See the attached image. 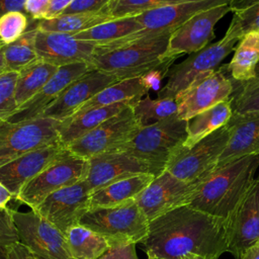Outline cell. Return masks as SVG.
<instances>
[{"label":"cell","mask_w":259,"mask_h":259,"mask_svg":"<svg viewBox=\"0 0 259 259\" xmlns=\"http://www.w3.org/2000/svg\"><path fill=\"white\" fill-rule=\"evenodd\" d=\"M229 221L188 204L149 222L141 242L149 259H182L187 254L219 258L228 251Z\"/></svg>","instance_id":"cell-1"},{"label":"cell","mask_w":259,"mask_h":259,"mask_svg":"<svg viewBox=\"0 0 259 259\" xmlns=\"http://www.w3.org/2000/svg\"><path fill=\"white\" fill-rule=\"evenodd\" d=\"M173 31L152 33L141 30L115 41L98 45L90 64L119 80L140 77L164 64Z\"/></svg>","instance_id":"cell-2"},{"label":"cell","mask_w":259,"mask_h":259,"mask_svg":"<svg viewBox=\"0 0 259 259\" xmlns=\"http://www.w3.org/2000/svg\"><path fill=\"white\" fill-rule=\"evenodd\" d=\"M258 167L259 155L245 156L217 167L200 180L187 204L229 220L255 179Z\"/></svg>","instance_id":"cell-3"},{"label":"cell","mask_w":259,"mask_h":259,"mask_svg":"<svg viewBox=\"0 0 259 259\" xmlns=\"http://www.w3.org/2000/svg\"><path fill=\"white\" fill-rule=\"evenodd\" d=\"M188 120L177 115L142 126L136 135L114 152H125L149 163L160 175L172 153L187 138Z\"/></svg>","instance_id":"cell-4"},{"label":"cell","mask_w":259,"mask_h":259,"mask_svg":"<svg viewBox=\"0 0 259 259\" xmlns=\"http://www.w3.org/2000/svg\"><path fill=\"white\" fill-rule=\"evenodd\" d=\"M243 37L238 27L231 22L224 37L217 42L208 44L200 51L190 54L183 62L171 66L166 84L158 91L159 98H175L195 80L217 71L225 58L236 48Z\"/></svg>","instance_id":"cell-5"},{"label":"cell","mask_w":259,"mask_h":259,"mask_svg":"<svg viewBox=\"0 0 259 259\" xmlns=\"http://www.w3.org/2000/svg\"><path fill=\"white\" fill-rule=\"evenodd\" d=\"M79 224L101 235L109 246L141 243L149 228V221L137 202L113 208L89 209Z\"/></svg>","instance_id":"cell-6"},{"label":"cell","mask_w":259,"mask_h":259,"mask_svg":"<svg viewBox=\"0 0 259 259\" xmlns=\"http://www.w3.org/2000/svg\"><path fill=\"white\" fill-rule=\"evenodd\" d=\"M229 139L230 132L226 124L191 147L182 145L172 153L165 170L187 182L199 181L215 169Z\"/></svg>","instance_id":"cell-7"},{"label":"cell","mask_w":259,"mask_h":259,"mask_svg":"<svg viewBox=\"0 0 259 259\" xmlns=\"http://www.w3.org/2000/svg\"><path fill=\"white\" fill-rule=\"evenodd\" d=\"M61 121L49 117L21 122L0 119V167L26 153L60 143Z\"/></svg>","instance_id":"cell-8"},{"label":"cell","mask_w":259,"mask_h":259,"mask_svg":"<svg viewBox=\"0 0 259 259\" xmlns=\"http://www.w3.org/2000/svg\"><path fill=\"white\" fill-rule=\"evenodd\" d=\"M89 160L66 152L37 176L23 186L15 199L33 209L45 198L59 189L86 179Z\"/></svg>","instance_id":"cell-9"},{"label":"cell","mask_w":259,"mask_h":259,"mask_svg":"<svg viewBox=\"0 0 259 259\" xmlns=\"http://www.w3.org/2000/svg\"><path fill=\"white\" fill-rule=\"evenodd\" d=\"M19 243L39 259H75L66 235L34 210L11 209Z\"/></svg>","instance_id":"cell-10"},{"label":"cell","mask_w":259,"mask_h":259,"mask_svg":"<svg viewBox=\"0 0 259 259\" xmlns=\"http://www.w3.org/2000/svg\"><path fill=\"white\" fill-rule=\"evenodd\" d=\"M132 104L70 144L67 149L72 154L87 160L97 155L116 151L141 127L134 114Z\"/></svg>","instance_id":"cell-11"},{"label":"cell","mask_w":259,"mask_h":259,"mask_svg":"<svg viewBox=\"0 0 259 259\" xmlns=\"http://www.w3.org/2000/svg\"><path fill=\"white\" fill-rule=\"evenodd\" d=\"M91 194L92 190L84 179L52 193L32 210L66 234L89 210Z\"/></svg>","instance_id":"cell-12"},{"label":"cell","mask_w":259,"mask_h":259,"mask_svg":"<svg viewBox=\"0 0 259 259\" xmlns=\"http://www.w3.org/2000/svg\"><path fill=\"white\" fill-rule=\"evenodd\" d=\"M226 71L227 67L223 66L195 80L179 93L175 97L178 105L177 116L189 120L203 110L229 99L234 92V82L225 74Z\"/></svg>","instance_id":"cell-13"},{"label":"cell","mask_w":259,"mask_h":259,"mask_svg":"<svg viewBox=\"0 0 259 259\" xmlns=\"http://www.w3.org/2000/svg\"><path fill=\"white\" fill-rule=\"evenodd\" d=\"M200 180L187 182L164 170L142 192L137 204L151 222L176 207L187 204Z\"/></svg>","instance_id":"cell-14"},{"label":"cell","mask_w":259,"mask_h":259,"mask_svg":"<svg viewBox=\"0 0 259 259\" xmlns=\"http://www.w3.org/2000/svg\"><path fill=\"white\" fill-rule=\"evenodd\" d=\"M229 12H231L230 4H224L193 15L172 32L165 58L176 59L206 47L214 38V25Z\"/></svg>","instance_id":"cell-15"},{"label":"cell","mask_w":259,"mask_h":259,"mask_svg":"<svg viewBox=\"0 0 259 259\" xmlns=\"http://www.w3.org/2000/svg\"><path fill=\"white\" fill-rule=\"evenodd\" d=\"M229 221L228 251L236 259L259 241V177L255 178Z\"/></svg>","instance_id":"cell-16"},{"label":"cell","mask_w":259,"mask_h":259,"mask_svg":"<svg viewBox=\"0 0 259 259\" xmlns=\"http://www.w3.org/2000/svg\"><path fill=\"white\" fill-rule=\"evenodd\" d=\"M120 81L115 76L93 69L73 81L42 112L40 117L64 120L104 88Z\"/></svg>","instance_id":"cell-17"},{"label":"cell","mask_w":259,"mask_h":259,"mask_svg":"<svg viewBox=\"0 0 259 259\" xmlns=\"http://www.w3.org/2000/svg\"><path fill=\"white\" fill-rule=\"evenodd\" d=\"M88 160L89 170L85 180L92 191L137 174L158 176L149 163L125 152H108Z\"/></svg>","instance_id":"cell-18"},{"label":"cell","mask_w":259,"mask_h":259,"mask_svg":"<svg viewBox=\"0 0 259 259\" xmlns=\"http://www.w3.org/2000/svg\"><path fill=\"white\" fill-rule=\"evenodd\" d=\"M90 63L80 62L58 67L47 84L27 102L4 118L9 122H21L40 117L45 109L76 79L93 70Z\"/></svg>","instance_id":"cell-19"},{"label":"cell","mask_w":259,"mask_h":259,"mask_svg":"<svg viewBox=\"0 0 259 259\" xmlns=\"http://www.w3.org/2000/svg\"><path fill=\"white\" fill-rule=\"evenodd\" d=\"M97 45L80 40L65 32L36 31L35 50L39 60L61 67L73 63H90Z\"/></svg>","instance_id":"cell-20"},{"label":"cell","mask_w":259,"mask_h":259,"mask_svg":"<svg viewBox=\"0 0 259 259\" xmlns=\"http://www.w3.org/2000/svg\"><path fill=\"white\" fill-rule=\"evenodd\" d=\"M66 150L61 143H56L26 153L0 167V182L15 198L25 184L58 160Z\"/></svg>","instance_id":"cell-21"},{"label":"cell","mask_w":259,"mask_h":259,"mask_svg":"<svg viewBox=\"0 0 259 259\" xmlns=\"http://www.w3.org/2000/svg\"><path fill=\"white\" fill-rule=\"evenodd\" d=\"M227 126L230 139L217 167L245 156L259 155V111L233 112Z\"/></svg>","instance_id":"cell-22"},{"label":"cell","mask_w":259,"mask_h":259,"mask_svg":"<svg viewBox=\"0 0 259 259\" xmlns=\"http://www.w3.org/2000/svg\"><path fill=\"white\" fill-rule=\"evenodd\" d=\"M155 178L152 174H137L92 191L89 209L113 208L137 202L142 192Z\"/></svg>","instance_id":"cell-23"},{"label":"cell","mask_w":259,"mask_h":259,"mask_svg":"<svg viewBox=\"0 0 259 259\" xmlns=\"http://www.w3.org/2000/svg\"><path fill=\"white\" fill-rule=\"evenodd\" d=\"M134 101H123L106 106L95 107L62 120L59 128L60 143L67 148L70 144L85 136L106 119L120 112Z\"/></svg>","instance_id":"cell-24"},{"label":"cell","mask_w":259,"mask_h":259,"mask_svg":"<svg viewBox=\"0 0 259 259\" xmlns=\"http://www.w3.org/2000/svg\"><path fill=\"white\" fill-rule=\"evenodd\" d=\"M232 114L231 97L196 114L188 120L187 138L183 146L191 147L214 131L226 125Z\"/></svg>","instance_id":"cell-25"},{"label":"cell","mask_w":259,"mask_h":259,"mask_svg":"<svg viewBox=\"0 0 259 259\" xmlns=\"http://www.w3.org/2000/svg\"><path fill=\"white\" fill-rule=\"evenodd\" d=\"M259 63V31L253 30L243 35L235 48L231 62L226 65L231 78L244 82L255 78V70Z\"/></svg>","instance_id":"cell-26"},{"label":"cell","mask_w":259,"mask_h":259,"mask_svg":"<svg viewBox=\"0 0 259 259\" xmlns=\"http://www.w3.org/2000/svg\"><path fill=\"white\" fill-rule=\"evenodd\" d=\"M149 92L141 76L120 80L97 93L84 105H82L73 115L82 113L86 110L106 106L123 101H134L143 98Z\"/></svg>","instance_id":"cell-27"},{"label":"cell","mask_w":259,"mask_h":259,"mask_svg":"<svg viewBox=\"0 0 259 259\" xmlns=\"http://www.w3.org/2000/svg\"><path fill=\"white\" fill-rule=\"evenodd\" d=\"M58 67L37 59L18 71L15 101L17 108L31 99L52 78Z\"/></svg>","instance_id":"cell-28"},{"label":"cell","mask_w":259,"mask_h":259,"mask_svg":"<svg viewBox=\"0 0 259 259\" xmlns=\"http://www.w3.org/2000/svg\"><path fill=\"white\" fill-rule=\"evenodd\" d=\"M141 30H143V26L134 16H132L111 19L87 30L75 33L74 35L80 40L91 41L98 46L115 41Z\"/></svg>","instance_id":"cell-29"},{"label":"cell","mask_w":259,"mask_h":259,"mask_svg":"<svg viewBox=\"0 0 259 259\" xmlns=\"http://www.w3.org/2000/svg\"><path fill=\"white\" fill-rule=\"evenodd\" d=\"M75 259H98L108 249V242L98 233L78 224L65 234Z\"/></svg>","instance_id":"cell-30"},{"label":"cell","mask_w":259,"mask_h":259,"mask_svg":"<svg viewBox=\"0 0 259 259\" xmlns=\"http://www.w3.org/2000/svg\"><path fill=\"white\" fill-rule=\"evenodd\" d=\"M109 20L110 16L102 9L97 12L64 14L53 19H42L36 23V28L41 31L75 34Z\"/></svg>","instance_id":"cell-31"},{"label":"cell","mask_w":259,"mask_h":259,"mask_svg":"<svg viewBox=\"0 0 259 259\" xmlns=\"http://www.w3.org/2000/svg\"><path fill=\"white\" fill-rule=\"evenodd\" d=\"M36 31L35 25L32 29L25 31L15 41L4 45L3 55L6 71L18 72L38 59L35 50Z\"/></svg>","instance_id":"cell-32"},{"label":"cell","mask_w":259,"mask_h":259,"mask_svg":"<svg viewBox=\"0 0 259 259\" xmlns=\"http://www.w3.org/2000/svg\"><path fill=\"white\" fill-rule=\"evenodd\" d=\"M132 107L141 127L177 115L178 111V105L175 98L157 97L156 99H152L149 95L145 98L136 100L132 104Z\"/></svg>","instance_id":"cell-33"},{"label":"cell","mask_w":259,"mask_h":259,"mask_svg":"<svg viewBox=\"0 0 259 259\" xmlns=\"http://www.w3.org/2000/svg\"><path fill=\"white\" fill-rule=\"evenodd\" d=\"M186 0H110L103 8L111 19L132 17L155 8Z\"/></svg>","instance_id":"cell-34"},{"label":"cell","mask_w":259,"mask_h":259,"mask_svg":"<svg viewBox=\"0 0 259 259\" xmlns=\"http://www.w3.org/2000/svg\"><path fill=\"white\" fill-rule=\"evenodd\" d=\"M232 21L244 35L259 31V0H232L230 2Z\"/></svg>","instance_id":"cell-35"},{"label":"cell","mask_w":259,"mask_h":259,"mask_svg":"<svg viewBox=\"0 0 259 259\" xmlns=\"http://www.w3.org/2000/svg\"><path fill=\"white\" fill-rule=\"evenodd\" d=\"M238 90L233 92L232 110L235 113L259 111V78L238 82Z\"/></svg>","instance_id":"cell-36"},{"label":"cell","mask_w":259,"mask_h":259,"mask_svg":"<svg viewBox=\"0 0 259 259\" xmlns=\"http://www.w3.org/2000/svg\"><path fill=\"white\" fill-rule=\"evenodd\" d=\"M27 27L26 15L21 11H9L0 17V41L9 45L18 39Z\"/></svg>","instance_id":"cell-37"},{"label":"cell","mask_w":259,"mask_h":259,"mask_svg":"<svg viewBox=\"0 0 259 259\" xmlns=\"http://www.w3.org/2000/svg\"><path fill=\"white\" fill-rule=\"evenodd\" d=\"M18 72L6 71L0 75V119H4L17 109L15 89Z\"/></svg>","instance_id":"cell-38"},{"label":"cell","mask_w":259,"mask_h":259,"mask_svg":"<svg viewBox=\"0 0 259 259\" xmlns=\"http://www.w3.org/2000/svg\"><path fill=\"white\" fill-rule=\"evenodd\" d=\"M19 243L15 229L11 208H4L0 211V259H8L10 250Z\"/></svg>","instance_id":"cell-39"},{"label":"cell","mask_w":259,"mask_h":259,"mask_svg":"<svg viewBox=\"0 0 259 259\" xmlns=\"http://www.w3.org/2000/svg\"><path fill=\"white\" fill-rule=\"evenodd\" d=\"M110 0H73L63 14L97 12L102 10Z\"/></svg>","instance_id":"cell-40"},{"label":"cell","mask_w":259,"mask_h":259,"mask_svg":"<svg viewBox=\"0 0 259 259\" xmlns=\"http://www.w3.org/2000/svg\"><path fill=\"white\" fill-rule=\"evenodd\" d=\"M98 259H139L136 252V244H118L109 249Z\"/></svg>","instance_id":"cell-41"},{"label":"cell","mask_w":259,"mask_h":259,"mask_svg":"<svg viewBox=\"0 0 259 259\" xmlns=\"http://www.w3.org/2000/svg\"><path fill=\"white\" fill-rule=\"evenodd\" d=\"M51 0H26L24 11L34 20L45 19Z\"/></svg>","instance_id":"cell-42"},{"label":"cell","mask_w":259,"mask_h":259,"mask_svg":"<svg viewBox=\"0 0 259 259\" xmlns=\"http://www.w3.org/2000/svg\"><path fill=\"white\" fill-rule=\"evenodd\" d=\"M72 1L73 0H51L45 19H53L61 16Z\"/></svg>","instance_id":"cell-43"},{"label":"cell","mask_w":259,"mask_h":259,"mask_svg":"<svg viewBox=\"0 0 259 259\" xmlns=\"http://www.w3.org/2000/svg\"><path fill=\"white\" fill-rule=\"evenodd\" d=\"M28 250L20 243H17L12 247L9 253L8 259H26Z\"/></svg>","instance_id":"cell-44"},{"label":"cell","mask_w":259,"mask_h":259,"mask_svg":"<svg viewBox=\"0 0 259 259\" xmlns=\"http://www.w3.org/2000/svg\"><path fill=\"white\" fill-rule=\"evenodd\" d=\"M12 197V193L0 182V211L7 207V203Z\"/></svg>","instance_id":"cell-45"},{"label":"cell","mask_w":259,"mask_h":259,"mask_svg":"<svg viewBox=\"0 0 259 259\" xmlns=\"http://www.w3.org/2000/svg\"><path fill=\"white\" fill-rule=\"evenodd\" d=\"M240 259H259V241L251 246Z\"/></svg>","instance_id":"cell-46"},{"label":"cell","mask_w":259,"mask_h":259,"mask_svg":"<svg viewBox=\"0 0 259 259\" xmlns=\"http://www.w3.org/2000/svg\"><path fill=\"white\" fill-rule=\"evenodd\" d=\"M3 47H4V45L0 41V75H2L4 72H6L4 55H3Z\"/></svg>","instance_id":"cell-47"},{"label":"cell","mask_w":259,"mask_h":259,"mask_svg":"<svg viewBox=\"0 0 259 259\" xmlns=\"http://www.w3.org/2000/svg\"><path fill=\"white\" fill-rule=\"evenodd\" d=\"M182 259H219V258H215V257L208 258V257L197 256V255H194V254H187V255H186V256H184Z\"/></svg>","instance_id":"cell-48"},{"label":"cell","mask_w":259,"mask_h":259,"mask_svg":"<svg viewBox=\"0 0 259 259\" xmlns=\"http://www.w3.org/2000/svg\"><path fill=\"white\" fill-rule=\"evenodd\" d=\"M28 250V249H27ZM26 259H39V258H37L36 256H34L33 254H31L30 252H29V250H28V252H27V256H26Z\"/></svg>","instance_id":"cell-49"},{"label":"cell","mask_w":259,"mask_h":259,"mask_svg":"<svg viewBox=\"0 0 259 259\" xmlns=\"http://www.w3.org/2000/svg\"><path fill=\"white\" fill-rule=\"evenodd\" d=\"M255 78H259V63L256 67V70H255Z\"/></svg>","instance_id":"cell-50"},{"label":"cell","mask_w":259,"mask_h":259,"mask_svg":"<svg viewBox=\"0 0 259 259\" xmlns=\"http://www.w3.org/2000/svg\"><path fill=\"white\" fill-rule=\"evenodd\" d=\"M148 259H149V258H148Z\"/></svg>","instance_id":"cell-51"}]
</instances>
